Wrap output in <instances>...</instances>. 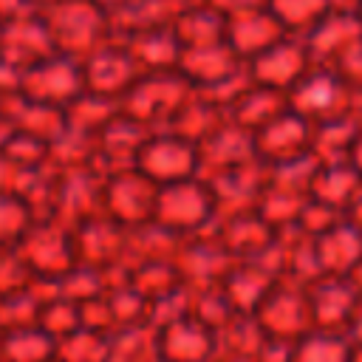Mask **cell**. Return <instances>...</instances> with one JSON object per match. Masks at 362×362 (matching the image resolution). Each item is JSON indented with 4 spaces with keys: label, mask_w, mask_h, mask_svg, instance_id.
<instances>
[]
</instances>
